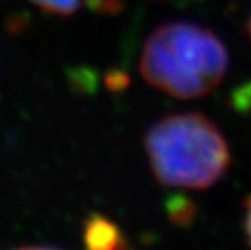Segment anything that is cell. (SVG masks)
<instances>
[{"label": "cell", "instance_id": "cell-5", "mask_svg": "<svg viewBox=\"0 0 251 250\" xmlns=\"http://www.w3.org/2000/svg\"><path fill=\"white\" fill-rule=\"evenodd\" d=\"M243 229L245 236L248 239V244L251 246V196L245 201V218H243Z\"/></svg>", "mask_w": 251, "mask_h": 250}, {"label": "cell", "instance_id": "cell-4", "mask_svg": "<svg viewBox=\"0 0 251 250\" xmlns=\"http://www.w3.org/2000/svg\"><path fill=\"white\" fill-rule=\"evenodd\" d=\"M42 12L57 17H72L83 7L86 0H29Z\"/></svg>", "mask_w": 251, "mask_h": 250}, {"label": "cell", "instance_id": "cell-6", "mask_svg": "<svg viewBox=\"0 0 251 250\" xmlns=\"http://www.w3.org/2000/svg\"><path fill=\"white\" fill-rule=\"evenodd\" d=\"M10 250H58L54 247H41V246H28V247H17V249H10Z\"/></svg>", "mask_w": 251, "mask_h": 250}, {"label": "cell", "instance_id": "cell-7", "mask_svg": "<svg viewBox=\"0 0 251 250\" xmlns=\"http://www.w3.org/2000/svg\"><path fill=\"white\" fill-rule=\"evenodd\" d=\"M247 33H248V38H250V41H251V13H250L248 25H247Z\"/></svg>", "mask_w": 251, "mask_h": 250}, {"label": "cell", "instance_id": "cell-1", "mask_svg": "<svg viewBox=\"0 0 251 250\" xmlns=\"http://www.w3.org/2000/svg\"><path fill=\"white\" fill-rule=\"evenodd\" d=\"M228 51L214 31L191 21L161 25L143 46L140 70L151 86L178 99L209 94L222 83Z\"/></svg>", "mask_w": 251, "mask_h": 250}, {"label": "cell", "instance_id": "cell-2", "mask_svg": "<svg viewBox=\"0 0 251 250\" xmlns=\"http://www.w3.org/2000/svg\"><path fill=\"white\" fill-rule=\"evenodd\" d=\"M144 150L156 179L169 187L207 189L230 166L219 127L200 112L172 114L149 127Z\"/></svg>", "mask_w": 251, "mask_h": 250}, {"label": "cell", "instance_id": "cell-3", "mask_svg": "<svg viewBox=\"0 0 251 250\" xmlns=\"http://www.w3.org/2000/svg\"><path fill=\"white\" fill-rule=\"evenodd\" d=\"M84 242L88 250H122L124 237L114 222L105 218H89L84 227Z\"/></svg>", "mask_w": 251, "mask_h": 250}]
</instances>
